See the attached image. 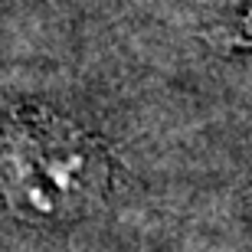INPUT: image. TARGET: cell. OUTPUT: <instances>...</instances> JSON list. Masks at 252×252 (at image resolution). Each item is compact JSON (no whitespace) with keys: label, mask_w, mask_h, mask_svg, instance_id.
I'll list each match as a JSON object with an SVG mask.
<instances>
[{"label":"cell","mask_w":252,"mask_h":252,"mask_svg":"<svg viewBox=\"0 0 252 252\" xmlns=\"http://www.w3.org/2000/svg\"><path fill=\"white\" fill-rule=\"evenodd\" d=\"M13 158L17 184L33 210H72L82 206L95 187V158L79 134L65 128H30Z\"/></svg>","instance_id":"cell-1"},{"label":"cell","mask_w":252,"mask_h":252,"mask_svg":"<svg viewBox=\"0 0 252 252\" xmlns=\"http://www.w3.org/2000/svg\"><path fill=\"white\" fill-rule=\"evenodd\" d=\"M239 39L252 43V10H249V17H243V23H239Z\"/></svg>","instance_id":"cell-2"}]
</instances>
